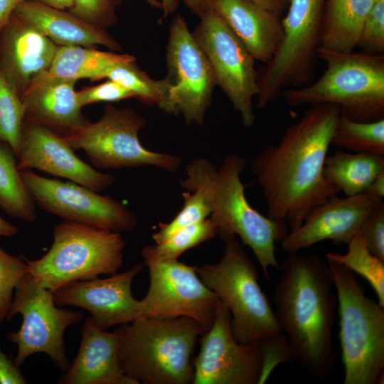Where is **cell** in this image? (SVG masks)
<instances>
[{"mask_svg":"<svg viewBox=\"0 0 384 384\" xmlns=\"http://www.w3.org/2000/svg\"><path fill=\"white\" fill-rule=\"evenodd\" d=\"M161 4V10L163 11L162 18H166L169 15L174 13L179 4V0H159Z\"/></svg>","mask_w":384,"mask_h":384,"instance_id":"47","label":"cell"},{"mask_svg":"<svg viewBox=\"0 0 384 384\" xmlns=\"http://www.w3.org/2000/svg\"><path fill=\"white\" fill-rule=\"evenodd\" d=\"M144 266L139 263L107 278L69 282L53 292L54 302L85 309L95 324L104 330L129 323L142 316L140 300L133 297L131 287Z\"/></svg>","mask_w":384,"mask_h":384,"instance_id":"17","label":"cell"},{"mask_svg":"<svg viewBox=\"0 0 384 384\" xmlns=\"http://www.w3.org/2000/svg\"><path fill=\"white\" fill-rule=\"evenodd\" d=\"M180 1V0H179ZM196 16L201 17L208 9L207 0H181Z\"/></svg>","mask_w":384,"mask_h":384,"instance_id":"44","label":"cell"},{"mask_svg":"<svg viewBox=\"0 0 384 384\" xmlns=\"http://www.w3.org/2000/svg\"><path fill=\"white\" fill-rule=\"evenodd\" d=\"M75 80L55 78L46 72L38 76L21 98L25 119L65 136L90 121L82 112Z\"/></svg>","mask_w":384,"mask_h":384,"instance_id":"21","label":"cell"},{"mask_svg":"<svg viewBox=\"0 0 384 384\" xmlns=\"http://www.w3.org/2000/svg\"><path fill=\"white\" fill-rule=\"evenodd\" d=\"M116 330L119 366L138 384L192 383L191 355L205 332L196 320L141 316Z\"/></svg>","mask_w":384,"mask_h":384,"instance_id":"4","label":"cell"},{"mask_svg":"<svg viewBox=\"0 0 384 384\" xmlns=\"http://www.w3.org/2000/svg\"><path fill=\"white\" fill-rule=\"evenodd\" d=\"M119 334L97 327L90 316L85 321L78 355L58 380L62 384H138L121 369L118 361Z\"/></svg>","mask_w":384,"mask_h":384,"instance_id":"22","label":"cell"},{"mask_svg":"<svg viewBox=\"0 0 384 384\" xmlns=\"http://www.w3.org/2000/svg\"><path fill=\"white\" fill-rule=\"evenodd\" d=\"M383 171L384 156L341 150L327 155L324 166L325 178L346 196L366 192Z\"/></svg>","mask_w":384,"mask_h":384,"instance_id":"26","label":"cell"},{"mask_svg":"<svg viewBox=\"0 0 384 384\" xmlns=\"http://www.w3.org/2000/svg\"><path fill=\"white\" fill-rule=\"evenodd\" d=\"M358 47L370 54L384 53V0H375L368 14Z\"/></svg>","mask_w":384,"mask_h":384,"instance_id":"37","label":"cell"},{"mask_svg":"<svg viewBox=\"0 0 384 384\" xmlns=\"http://www.w3.org/2000/svg\"><path fill=\"white\" fill-rule=\"evenodd\" d=\"M182 209L169 223H160L159 230L152 235L156 244L167 240L176 231L190 225L203 221L210 216L211 203L208 196L201 189L184 192Z\"/></svg>","mask_w":384,"mask_h":384,"instance_id":"34","label":"cell"},{"mask_svg":"<svg viewBox=\"0 0 384 384\" xmlns=\"http://www.w3.org/2000/svg\"><path fill=\"white\" fill-rule=\"evenodd\" d=\"M46 6L61 10L70 11L73 6V0H36Z\"/></svg>","mask_w":384,"mask_h":384,"instance_id":"46","label":"cell"},{"mask_svg":"<svg viewBox=\"0 0 384 384\" xmlns=\"http://www.w3.org/2000/svg\"><path fill=\"white\" fill-rule=\"evenodd\" d=\"M26 379L19 366L9 359L0 348V384H25Z\"/></svg>","mask_w":384,"mask_h":384,"instance_id":"40","label":"cell"},{"mask_svg":"<svg viewBox=\"0 0 384 384\" xmlns=\"http://www.w3.org/2000/svg\"><path fill=\"white\" fill-rule=\"evenodd\" d=\"M331 145L346 151L384 156V118L358 122L340 111Z\"/></svg>","mask_w":384,"mask_h":384,"instance_id":"30","label":"cell"},{"mask_svg":"<svg viewBox=\"0 0 384 384\" xmlns=\"http://www.w3.org/2000/svg\"><path fill=\"white\" fill-rule=\"evenodd\" d=\"M375 0H326L320 48L351 53L358 47L365 19Z\"/></svg>","mask_w":384,"mask_h":384,"instance_id":"25","label":"cell"},{"mask_svg":"<svg viewBox=\"0 0 384 384\" xmlns=\"http://www.w3.org/2000/svg\"><path fill=\"white\" fill-rule=\"evenodd\" d=\"M107 78L129 90L140 102L148 106H156L173 114L171 102V85L165 78L154 80L142 70L136 60L121 63L105 70L99 80Z\"/></svg>","mask_w":384,"mask_h":384,"instance_id":"28","label":"cell"},{"mask_svg":"<svg viewBox=\"0 0 384 384\" xmlns=\"http://www.w3.org/2000/svg\"><path fill=\"white\" fill-rule=\"evenodd\" d=\"M20 314L22 324L8 339L17 346L14 363L20 366L31 355L47 354L63 372L70 366L63 336L66 329L83 318L80 311L56 306L53 292L41 286L28 272L18 282L6 320Z\"/></svg>","mask_w":384,"mask_h":384,"instance_id":"11","label":"cell"},{"mask_svg":"<svg viewBox=\"0 0 384 384\" xmlns=\"http://www.w3.org/2000/svg\"><path fill=\"white\" fill-rule=\"evenodd\" d=\"M359 234L369 250L384 261V202L381 201L363 222Z\"/></svg>","mask_w":384,"mask_h":384,"instance_id":"38","label":"cell"},{"mask_svg":"<svg viewBox=\"0 0 384 384\" xmlns=\"http://www.w3.org/2000/svg\"><path fill=\"white\" fill-rule=\"evenodd\" d=\"M25 107L0 69V143L8 144L18 156L23 139Z\"/></svg>","mask_w":384,"mask_h":384,"instance_id":"33","label":"cell"},{"mask_svg":"<svg viewBox=\"0 0 384 384\" xmlns=\"http://www.w3.org/2000/svg\"><path fill=\"white\" fill-rule=\"evenodd\" d=\"M207 5L242 43L255 60L265 64L271 60L282 36L279 16L251 0H207Z\"/></svg>","mask_w":384,"mask_h":384,"instance_id":"23","label":"cell"},{"mask_svg":"<svg viewBox=\"0 0 384 384\" xmlns=\"http://www.w3.org/2000/svg\"><path fill=\"white\" fill-rule=\"evenodd\" d=\"M245 159L230 154L219 169L208 159L197 158L186 166V176L180 181L183 188L203 191L212 207L210 218L224 242L238 236L256 257L265 277L270 279V267L279 269L276 243L289 231L286 221L262 215L248 202L241 174Z\"/></svg>","mask_w":384,"mask_h":384,"instance_id":"3","label":"cell"},{"mask_svg":"<svg viewBox=\"0 0 384 384\" xmlns=\"http://www.w3.org/2000/svg\"><path fill=\"white\" fill-rule=\"evenodd\" d=\"M166 66L173 114H182L187 124L203 125L216 82L206 56L179 14L170 24Z\"/></svg>","mask_w":384,"mask_h":384,"instance_id":"15","label":"cell"},{"mask_svg":"<svg viewBox=\"0 0 384 384\" xmlns=\"http://www.w3.org/2000/svg\"><path fill=\"white\" fill-rule=\"evenodd\" d=\"M27 272L24 257L10 255L0 246V324L6 319L18 282Z\"/></svg>","mask_w":384,"mask_h":384,"instance_id":"35","label":"cell"},{"mask_svg":"<svg viewBox=\"0 0 384 384\" xmlns=\"http://www.w3.org/2000/svg\"><path fill=\"white\" fill-rule=\"evenodd\" d=\"M57 48L52 41L12 14L0 31V69L20 97L49 69Z\"/></svg>","mask_w":384,"mask_h":384,"instance_id":"20","label":"cell"},{"mask_svg":"<svg viewBox=\"0 0 384 384\" xmlns=\"http://www.w3.org/2000/svg\"><path fill=\"white\" fill-rule=\"evenodd\" d=\"M149 287L140 300L142 316L191 318L207 331L212 325L219 299L201 280L196 267L177 260L144 262Z\"/></svg>","mask_w":384,"mask_h":384,"instance_id":"14","label":"cell"},{"mask_svg":"<svg viewBox=\"0 0 384 384\" xmlns=\"http://www.w3.org/2000/svg\"><path fill=\"white\" fill-rule=\"evenodd\" d=\"M326 70L315 82L282 93L292 107L332 104L348 118L372 122L384 118V54L341 53L318 48Z\"/></svg>","mask_w":384,"mask_h":384,"instance_id":"5","label":"cell"},{"mask_svg":"<svg viewBox=\"0 0 384 384\" xmlns=\"http://www.w3.org/2000/svg\"><path fill=\"white\" fill-rule=\"evenodd\" d=\"M218 235V227L210 217L184 227L165 241L142 250L144 262L177 260L186 250L208 241Z\"/></svg>","mask_w":384,"mask_h":384,"instance_id":"32","label":"cell"},{"mask_svg":"<svg viewBox=\"0 0 384 384\" xmlns=\"http://www.w3.org/2000/svg\"><path fill=\"white\" fill-rule=\"evenodd\" d=\"M366 193L370 196L383 199L384 197V171L380 173L371 182L368 187Z\"/></svg>","mask_w":384,"mask_h":384,"instance_id":"43","label":"cell"},{"mask_svg":"<svg viewBox=\"0 0 384 384\" xmlns=\"http://www.w3.org/2000/svg\"><path fill=\"white\" fill-rule=\"evenodd\" d=\"M347 245L346 253L327 252L325 258L337 262L363 277L372 287L378 303L384 306V261L369 250L359 233Z\"/></svg>","mask_w":384,"mask_h":384,"instance_id":"31","label":"cell"},{"mask_svg":"<svg viewBox=\"0 0 384 384\" xmlns=\"http://www.w3.org/2000/svg\"><path fill=\"white\" fill-rule=\"evenodd\" d=\"M146 119L130 108L112 105L104 108L101 118L63 136L75 150H82L92 164L103 169L152 166L169 172L176 171L179 156L150 151L139 139Z\"/></svg>","mask_w":384,"mask_h":384,"instance_id":"10","label":"cell"},{"mask_svg":"<svg viewBox=\"0 0 384 384\" xmlns=\"http://www.w3.org/2000/svg\"><path fill=\"white\" fill-rule=\"evenodd\" d=\"M11 147L0 143V207L13 218L32 223L36 219L35 203Z\"/></svg>","mask_w":384,"mask_h":384,"instance_id":"29","label":"cell"},{"mask_svg":"<svg viewBox=\"0 0 384 384\" xmlns=\"http://www.w3.org/2000/svg\"><path fill=\"white\" fill-rule=\"evenodd\" d=\"M338 105L311 106L289 126L280 141L252 159L251 171L262 190L267 215L296 229L307 214L338 189L324 176V166L339 116Z\"/></svg>","mask_w":384,"mask_h":384,"instance_id":"1","label":"cell"},{"mask_svg":"<svg viewBox=\"0 0 384 384\" xmlns=\"http://www.w3.org/2000/svg\"><path fill=\"white\" fill-rule=\"evenodd\" d=\"M273 293L274 313L292 359L315 380L329 377L337 356L333 326L338 306L326 260L316 254H288Z\"/></svg>","mask_w":384,"mask_h":384,"instance_id":"2","label":"cell"},{"mask_svg":"<svg viewBox=\"0 0 384 384\" xmlns=\"http://www.w3.org/2000/svg\"><path fill=\"white\" fill-rule=\"evenodd\" d=\"M201 336L192 359L193 384H262L276 366L260 346L236 341L230 311L220 300L212 325Z\"/></svg>","mask_w":384,"mask_h":384,"instance_id":"12","label":"cell"},{"mask_svg":"<svg viewBox=\"0 0 384 384\" xmlns=\"http://www.w3.org/2000/svg\"><path fill=\"white\" fill-rule=\"evenodd\" d=\"M325 259L337 297L343 384H380L384 374V306L366 294L356 274Z\"/></svg>","mask_w":384,"mask_h":384,"instance_id":"7","label":"cell"},{"mask_svg":"<svg viewBox=\"0 0 384 384\" xmlns=\"http://www.w3.org/2000/svg\"><path fill=\"white\" fill-rule=\"evenodd\" d=\"M151 6L161 9V4L159 0H144Z\"/></svg>","mask_w":384,"mask_h":384,"instance_id":"48","label":"cell"},{"mask_svg":"<svg viewBox=\"0 0 384 384\" xmlns=\"http://www.w3.org/2000/svg\"><path fill=\"white\" fill-rule=\"evenodd\" d=\"M134 60L135 57L128 53L119 54L80 46H58L46 73L53 77L75 81L82 78L97 80L109 68Z\"/></svg>","mask_w":384,"mask_h":384,"instance_id":"27","label":"cell"},{"mask_svg":"<svg viewBox=\"0 0 384 384\" xmlns=\"http://www.w3.org/2000/svg\"><path fill=\"white\" fill-rule=\"evenodd\" d=\"M326 0H289L281 19L282 36L270 62L257 71V107L264 108L287 87L309 83L319 47L322 18Z\"/></svg>","mask_w":384,"mask_h":384,"instance_id":"9","label":"cell"},{"mask_svg":"<svg viewBox=\"0 0 384 384\" xmlns=\"http://www.w3.org/2000/svg\"><path fill=\"white\" fill-rule=\"evenodd\" d=\"M24 0H0V31L9 21L16 6Z\"/></svg>","mask_w":384,"mask_h":384,"instance_id":"42","label":"cell"},{"mask_svg":"<svg viewBox=\"0 0 384 384\" xmlns=\"http://www.w3.org/2000/svg\"><path fill=\"white\" fill-rule=\"evenodd\" d=\"M225 242L220 260L196 267L197 274L228 309L237 341L261 347L276 342L284 335L260 286L255 264L236 238Z\"/></svg>","mask_w":384,"mask_h":384,"instance_id":"6","label":"cell"},{"mask_svg":"<svg viewBox=\"0 0 384 384\" xmlns=\"http://www.w3.org/2000/svg\"><path fill=\"white\" fill-rule=\"evenodd\" d=\"M18 232V230L15 225L8 222L0 215V239L13 237L16 235Z\"/></svg>","mask_w":384,"mask_h":384,"instance_id":"45","label":"cell"},{"mask_svg":"<svg viewBox=\"0 0 384 384\" xmlns=\"http://www.w3.org/2000/svg\"><path fill=\"white\" fill-rule=\"evenodd\" d=\"M193 33L220 87L245 127L256 120L252 100L259 93L255 58L225 23L211 10L200 17Z\"/></svg>","mask_w":384,"mask_h":384,"instance_id":"13","label":"cell"},{"mask_svg":"<svg viewBox=\"0 0 384 384\" xmlns=\"http://www.w3.org/2000/svg\"><path fill=\"white\" fill-rule=\"evenodd\" d=\"M381 201L366 192L344 198L331 196L314 208L298 228L289 231L280 242L282 250L295 254L324 240L347 245Z\"/></svg>","mask_w":384,"mask_h":384,"instance_id":"18","label":"cell"},{"mask_svg":"<svg viewBox=\"0 0 384 384\" xmlns=\"http://www.w3.org/2000/svg\"><path fill=\"white\" fill-rule=\"evenodd\" d=\"M77 95L82 107L92 103L113 102L134 98V95L129 90L110 80L77 92Z\"/></svg>","mask_w":384,"mask_h":384,"instance_id":"39","label":"cell"},{"mask_svg":"<svg viewBox=\"0 0 384 384\" xmlns=\"http://www.w3.org/2000/svg\"><path fill=\"white\" fill-rule=\"evenodd\" d=\"M124 247L119 232L63 221L55 227L52 245L44 255L36 260L24 257L33 279L54 292L73 281L117 273Z\"/></svg>","mask_w":384,"mask_h":384,"instance_id":"8","label":"cell"},{"mask_svg":"<svg viewBox=\"0 0 384 384\" xmlns=\"http://www.w3.org/2000/svg\"><path fill=\"white\" fill-rule=\"evenodd\" d=\"M123 0H73L69 11L78 18L98 27L105 28L117 22V7Z\"/></svg>","mask_w":384,"mask_h":384,"instance_id":"36","label":"cell"},{"mask_svg":"<svg viewBox=\"0 0 384 384\" xmlns=\"http://www.w3.org/2000/svg\"><path fill=\"white\" fill-rule=\"evenodd\" d=\"M36 204L65 221L116 232H129L137 225L132 211L122 202L72 181H62L21 171Z\"/></svg>","mask_w":384,"mask_h":384,"instance_id":"16","label":"cell"},{"mask_svg":"<svg viewBox=\"0 0 384 384\" xmlns=\"http://www.w3.org/2000/svg\"><path fill=\"white\" fill-rule=\"evenodd\" d=\"M13 14L56 45L92 48L102 46L120 51L118 41L105 28L91 24L69 11L55 9L36 0H24Z\"/></svg>","mask_w":384,"mask_h":384,"instance_id":"24","label":"cell"},{"mask_svg":"<svg viewBox=\"0 0 384 384\" xmlns=\"http://www.w3.org/2000/svg\"><path fill=\"white\" fill-rule=\"evenodd\" d=\"M17 160L20 171L36 169L97 192L114 182L112 176L100 172L77 156L62 135L26 119Z\"/></svg>","mask_w":384,"mask_h":384,"instance_id":"19","label":"cell"},{"mask_svg":"<svg viewBox=\"0 0 384 384\" xmlns=\"http://www.w3.org/2000/svg\"><path fill=\"white\" fill-rule=\"evenodd\" d=\"M263 9L281 16L284 9L287 7L289 0H251Z\"/></svg>","mask_w":384,"mask_h":384,"instance_id":"41","label":"cell"}]
</instances>
